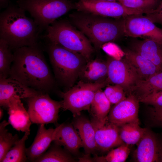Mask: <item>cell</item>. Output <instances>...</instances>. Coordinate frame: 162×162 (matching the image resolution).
<instances>
[{
  "label": "cell",
  "mask_w": 162,
  "mask_h": 162,
  "mask_svg": "<svg viewBox=\"0 0 162 162\" xmlns=\"http://www.w3.org/2000/svg\"><path fill=\"white\" fill-rule=\"evenodd\" d=\"M138 100L140 102L152 106H162V90L153 92Z\"/></svg>",
  "instance_id": "33"
},
{
  "label": "cell",
  "mask_w": 162,
  "mask_h": 162,
  "mask_svg": "<svg viewBox=\"0 0 162 162\" xmlns=\"http://www.w3.org/2000/svg\"><path fill=\"white\" fill-rule=\"evenodd\" d=\"M104 92L111 104H116L126 98L123 88L117 85H107Z\"/></svg>",
  "instance_id": "32"
},
{
  "label": "cell",
  "mask_w": 162,
  "mask_h": 162,
  "mask_svg": "<svg viewBox=\"0 0 162 162\" xmlns=\"http://www.w3.org/2000/svg\"><path fill=\"white\" fill-rule=\"evenodd\" d=\"M131 38L129 49L151 61L159 71H162V46L148 38Z\"/></svg>",
  "instance_id": "17"
},
{
  "label": "cell",
  "mask_w": 162,
  "mask_h": 162,
  "mask_svg": "<svg viewBox=\"0 0 162 162\" xmlns=\"http://www.w3.org/2000/svg\"><path fill=\"white\" fill-rule=\"evenodd\" d=\"M34 162H75L73 155L62 146L54 142Z\"/></svg>",
  "instance_id": "25"
},
{
  "label": "cell",
  "mask_w": 162,
  "mask_h": 162,
  "mask_svg": "<svg viewBox=\"0 0 162 162\" xmlns=\"http://www.w3.org/2000/svg\"><path fill=\"white\" fill-rule=\"evenodd\" d=\"M26 99L27 111L32 123L44 124L57 122L61 101L54 100L47 93L40 92Z\"/></svg>",
  "instance_id": "8"
},
{
  "label": "cell",
  "mask_w": 162,
  "mask_h": 162,
  "mask_svg": "<svg viewBox=\"0 0 162 162\" xmlns=\"http://www.w3.org/2000/svg\"><path fill=\"white\" fill-rule=\"evenodd\" d=\"M30 134L25 133L22 137L10 149L1 162H24L28 159L26 152L25 142Z\"/></svg>",
  "instance_id": "27"
},
{
  "label": "cell",
  "mask_w": 162,
  "mask_h": 162,
  "mask_svg": "<svg viewBox=\"0 0 162 162\" xmlns=\"http://www.w3.org/2000/svg\"><path fill=\"white\" fill-rule=\"evenodd\" d=\"M3 115V111L2 109L0 108V119L2 118Z\"/></svg>",
  "instance_id": "38"
},
{
  "label": "cell",
  "mask_w": 162,
  "mask_h": 162,
  "mask_svg": "<svg viewBox=\"0 0 162 162\" xmlns=\"http://www.w3.org/2000/svg\"><path fill=\"white\" fill-rule=\"evenodd\" d=\"M55 128H46L44 124H40L37 134L32 145L26 149L28 159L34 162L43 154L53 142V136Z\"/></svg>",
  "instance_id": "20"
},
{
  "label": "cell",
  "mask_w": 162,
  "mask_h": 162,
  "mask_svg": "<svg viewBox=\"0 0 162 162\" xmlns=\"http://www.w3.org/2000/svg\"><path fill=\"white\" fill-rule=\"evenodd\" d=\"M161 0H117L125 7L138 10L146 14L152 12L158 7Z\"/></svg>",
  "instance_id": "30"
},
{
  "label": "cell",
  "mask_w": 162,
  "mask_h": 162,
  "mask_svg": "<svg viewBox=\"0 0 162 162\" xmlns=\"http://www.w3.org/2000/svg\"><path fill=\"white\" fill-rule=\"evenodd\" d=\"M162 90V71L158 72L148 79L139 80L131 89L130 94L139 99L153 92Z\"/></svg>",
  "instance_id": "23"
},
{
  "label": "cell",
  "mask_w": 162,
  "mask_h": 162,
  "mask_svg": "<svg viewBox=\"0 0 162 162\" xmlns=\"http://www.w3.org/2000/svg\"><path fill=\"white\" fill-rule=\"evenodd\" d=\"M74 118L72 123L81 140L86 154H94L97 149L94 129L91 120L81 114Z\"/></svg>",
  "instance_id": "19"
},
{
  "label": "cell",
  "mask_w": 162,
  "mask_h": 162,
  "mask_svg": "<svg viewBox=\"0 0 162 162\" xmlns=\"http://www.w3.org/2000/svg\"><path fill=\"white\" fill-rule=\"evenodd\" d=\"M95 132L97 150L109 152L124 143L119 134V128L109 121L100 122L92 119Z\"/></svg>",
  "instance_id": "13"
},
{
  "label": "cell",
  "mask_w": 162,
  "mask_h": 162,
  "mask_svg": "<svg viewBox=\"0 0 162 162\" xmlns=\"http://www.w3.org/2000/svg\"><path fill=\"white\" fill-rule=\"evenodd\" d=\"M146 15L154 23L159 24L162 26V0L154 11Z\"/></svg>",
  "instance_id": "35"
},
{
  "label": "cell",
  "mask_w": 162,
  "mask_h": 162,
  "mask_svg": "<svg viewBox=\"0 0 162 162\" xmlns=\"http://www.w3.org/2000/svg\"><path fill=\"white\" fill-rule=\"evenodd\" d=\"M19 6H8L0 14V39L12 50L25 46H39L42 31L34 20L27 17Z\"/></svg>",
  "instance_id": "2"
},
{
  "label": "cell",
  "mask_w": 162,
  "mask_h": 162,
  "mask_svg": "<svg viewBox=\"0 0 162 162\" xmlns=\"http://www.w3.org/2000/svg\"><path fill=\"white\" fill-rule=\"evenodd\" d=\"M159 162H162V139H159Z\"/></svg>",
  "instance_id": "36"
},
{
  "label": "cell",
  "mask_w": 162,
  "mask_h": 162,
  "mask_svg": "<svg viewBox=\"0 0 162 162\" xmlns=\"http://www.w3.org/2000/svg\"><path fill=\"white\" fill-rule=\"evenodd\" d=\"M139 124L130 123L118 127L120 135L124 143L130 145L137 144L147 129L141 128Z\"/></svg>",
  "instance_id": "26"
},
{
  "label": "cell",
  "mask_w": 162,
  "mask_h": 162,
  "mask_svg": "<svg viewBox=\"0 0 162 162\" xmlns=\"http://www.w3.org/2000/svg\"><path fill=\"white\" fill-rule=\"evenodd\" d=\"M111 104L101 89L96 93L91 104L89 112L92 119L100 122L108 119Z\"/></svg>",
  "instance_id": "24"
},
{
  "label": "cell",
  "mask_w": 162,
  "mask_h": 162,
  "mask_svg": "<svg viewBox=\"0 0 162 162\" xmlns=\"http://www.w3.org/2000/svg\"><path fill=\"white\" fill-rule=\"evenodd\" d=\"M9 122L4 120L0 123V162L10 149L19 140L17 134L13 135L6 129L9 124Z\"/></svg>",
  "instance_id": "28"
},
{
  "label": "cell",
  "mask_w": 162,
  "mask_h": 162,
  "mask_svg": "<svg viewBox=\"0 0 162 162\" xmlns=\"http://www.w3.org/2000/svg\"><path fill=\"white\" fill-rule=\"evenodd\" d=\"M124 18L125 37L148 38L162 46V28L157 26L146 15L133 14Z\"/></svg>",
  "instance_id": "11"
},
{
  "label": "cell",
  "mask_w": 162,
  "mask_h": 162,
  "mask_svg": "<svg viewBox=\"0 0 162 162\" xmlns=\"http://www.w3.org/2000/svg\"><path fill=\"white\" fill-rule=\"evenodd\" d=\"M9 0H0V8H7L8 6Z\"/></svg>",
  "instance_id": "37"
},
{
  "label": "cell",
  "mask_w": 162,
  "mask_h": 162,
  "mask_svg": "<svg viewBox=\"0 0 162 162\" xmlns=\"http://www.w3.org/2000/svg\"><path fill=\"white\" fill-rule=\"evenodd\" d=\"M14 50L9 77L37 91L48 93L54 80L39 46H25Z\"/></svg>",
  "instance_id": "1"
},
{
  "label": "cell",
  "mask_w": 162,
  "mask_h": 162,
  "mask_svg": "<svg viewBox=\"0 0 162 162\" xmlns=\"http://www.w3.org/2000/svg\"><path fill=\"white\" fill-rule=\"evenodd\" d=\"M18 5L28 12L41 31L74 8L69 0H18Z\"/></svg>",
  "instance_id": "6"
},
{
  "label": "cell",
  "mask_w": 162,
  "mask_h": 162,
  "mask_svg": "<svg viewBox=\"0 0 162 162\" xmlns=\"http://www.w3.org/2000/svg\"><path fill=\"white\" fill-rule=\"evenodd\" d=\"M103 0V1H113V2H116L117 0Z\"/></svg>",
  "instance_id": "39"
},
{
  "label": "cell",
  "mask_w": 162,
  "mask_h": 162,
  "mask_svg": "<svg viewBox=\"0 0 162 162\" xmlns=\"http://www.w3.org/2000/svg\"><path fill=\"white\" fill-rule=\"evenodd\" d=\"M134 153L136 162H159V140L158 137L148 128L136 145Z\"/></svg>",
  "instance_id": "16"
},
{
  "label": "cell",
  "mask_w": 162,
  "mask_h": 162,
  "mask_svg": "<svg viewBox=\"0 0 162 162\" xmlns=\"http://www.w3.org/2000/svg\"><path fill=\"white\" fill-rule=\"evenodd\" d=\"M109 83L107 78L95 83H87L80 81L66 92L60 95L63 99L62 108L68 110L74 117L80 116L83 110L89 112L91 103L96 92L107 86Z\"/></svg>",
  "instance_id": "7"
},
{
  "label": "cell",
  "mask_w": 162,
  "mask_h": 162,
  "mask_svg": "<svg viewBox=\"0 0 162 162\" xmlns=\"http://www.w3.org/2000/svg\"><path fill=\"white\" fill-rule=\"evenodd\" d=\"M139 102L135 95L129 94L124 99L114 104L110 109L108 120L118 127L130 123L140 124Z\"/></svg>",
  "instance_id": "12"
},
{
  "label": "cell",
  "mask_w": 162,
  "mask_h": 162,
  "mask_svg": "<svg viewBox=\"0 0 162 162\" xmlns=\"http://www.w3.org/2000/svg\"><path fill=\"white\" fill-rule=\"evenodd\" d=\"M130 146L124 143L110 150L105 157L106 162H125L130 152Z\"/></svg>",
  "instance_id": "31"
},
{
  "label": "cell",
  "mask_w": 162,
  "mask_h": 162,
  "mask_svg": "<svg viewBox=\"0 0 162 162\" xmlns=\"http://www.w3.org/2000/svg\"><path fill=\"white\" fill-rule=\"evenodd\" d=\"M107 79L109 83L122 87L128 95L133 88L140 80L133 67L124 58L117 59L108 57Z\"/></svg>",
  "instance_id": "9"
},
{
  "label": "cell",
  "mask_w": 162,
  "mask_h": 162,
  "mask_svg": "<svg viewBox=\"0 0 162 162\" xmlns=\"http://www.w3.org/2000/svg\"><path fill=\"white\" fill-rule=\"evenodd\" d=\"M70 22L99 51L104 44L125 37L124 18H112L77 11L69 15Z\"/></svg>",
  "instance_id": "3"
},
{
  "label": "cell",
  "mask_w": 162,
  "mask_h": 162,
  "mask_svg": "<svg viewBox=\"0 0 162 162\" xmlns=\"http://www.w3.org/2000/svg\"><path fill=\"white\" fill-rule=\"evenodd\" d=\"M107 75V61L96 59L87 62L79 78L83 82L93 83L106 80Z\"/></svg>",
  "instance_id": "22"
},
{
  "label": "cell",
  "mask_w": 162,
  "mask_h": 162,
  "mask_svg": "<svg viewBox=\"0 0 162 162\" xmlns=\"http://www.w3.org/2000/svg\"><path fill=\"white\" fill-rule=\"evenodd\" d=\"M53 142L61 146L73 155L78 156L83 147L81 140L72 123H63L58 125L53 136Z\"/></svg>",
  "instance_id": "14"
},
{
  "label": "cell",
  "mask_w": 162,
  "mask_h": 162,
  "mask_svg": "<svg viewBox=\"0 0 162 162\" xmlns=\"http://www.w3.org/2000/svg\"><path fill=\"white\" fill-rule=\"evenodd\" d=\"M43 36L49 41L66 49L82 55L87 62L94 52V48L88 38L69 20H56L47 28Z\"/></svg>",
  "instance_id": "5"
},
{
  "label": "cell",
  "mask_w": 162,
  "mask_h": 162,
  "mask_svg": "<svg viewBox=\"0 0 162 162\" xmlns=\"http://www.w3.org/2000/svg\"><path fill=\"white\" fill-rule=\"evenodd\" d=\"M39 92L10 78L0 77V106L4 108L7 109L10 100L15 96L27 98Z\"/></svg>",
  "instance_id": "15"
},
{
  "label": "cell",
  "mask_w": 162,
  "mask_h": 162,
  "mask_svg": "<svg viewBox=\"0 0 162 162\" xmlns=\"http://www.w3.org/2000/svg\"><path fill=\"white\" fill-rule=\"evenodd\" d=\"M49 41L47 50L55 77L68 90L79 78L87 61L81 54Z\"/></svg>",
  "instance_id": "4"
},
{
  "label": "cell",
  "mask_w": 162,
  "mask_h": 162,
  "mask_svg": "<svg viewBox=\"0 0 162 162\" xmlns=\"http://www.w3.org/2000/svg\"><path fill=\"white\" fill-rule=\"evenodd\" d=\"M11 50L5 41L0 39V77H9L14 58Z\"/></svg>",
  "instance_id": "29"
},
{
  "label": "cell",
  "mask_w": 162,
  "mask_h": 162,
  "mask_svg": "<svg viewBox=\"0 0 162 162\" xmlns=\"http://www.w3.org/2000/svg\"><path fill=\"white\" fill-rule=\"evenodd\" d=\"M148 113L151 124L162 128V106H152L149 110Z\"/></svg>",
  "instance_id": "34"
},
{
  "label": "cell",
  "mask_w": 162,
  "mask_h": 162,
  "mask_svg": "<svg viewBox=\"0 0 162 162\" xmlns=\"http://www.w3.org/2000/svg\"><path fill=\"white\" fill-rule=\"evenodd\" d=\"M77 10L115 18L128 15L143 14V12L127 8L118 2L80 0L74 4Z\"/></svg>",
  "instance_id": "10"
},
{
  "label": "cell",
  "mask_w": 162,
  "mask_h": 162,
  "mask_svg": "<svg viewBox=\"0 0 162 162\" xmlns=\"http://www.w3.org/2000/svg\"><path fill=\"white\" fill-rule=\"evenodd\" d=\"M20 99L19 96H16L10 100L7 108L8 122L17 130L30 132L32 122Z\"/></svg>",
  "instance_id": "18"
},
{
  "label": "cell",
  "mask_w": 162,
  "mask_h": 162,
  "mask_svg": "<svg viewBox=\"0 0 162 162\" xmlns=\"http://www.w3.org/2000/svg\"><path fill=\"white\" fill-rule=\"evenodd\" d=\"M123 52L124 58L135 70L140 80H146L159 72L152 62L134 51L127 49H124Z\"/></svg>",
  "instance_id": "21"
}]
</instances>
